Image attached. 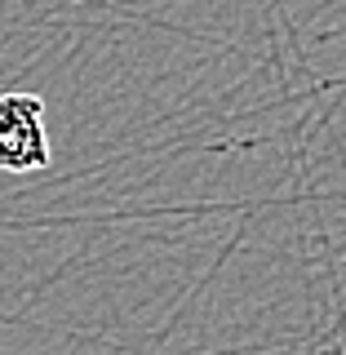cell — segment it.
Wrapping results in <instances>:
<instances>
[{"label": "cell", "instance_id": "obj_1", "mask_svg": "<svg viewBox=\"0 0 346 355\" xmlns=\"http://www.w3.org/2000/svg\"><path fill=\"white\" fill-rule=\"evenodd\" d=\"M49 129L36 94H0V169L40 173L49 169Z\"/></svg>", "mask_w": 346, "mask_h": 355}]
</instances>
